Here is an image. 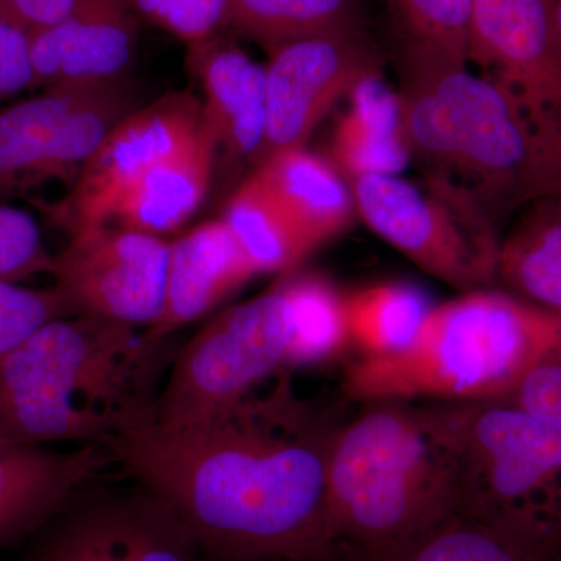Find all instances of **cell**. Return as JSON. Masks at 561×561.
<instances>
[{
  "label": "cell",
  "mask_w": 561,
  "mask_h": 561,
  "mask_svg": "<svg viewBox=\"0 0 561 561\" xmlns=\"http://www.w3.org/2000/svg\"><path fill=\"white\" fill-rule=\"evenodd\" d=\"M286 375L198 423L147 420L105 445L208 561H331L328 476L345 416L301 398Z\"/></svg>",
  "instance_id": "6da1fadb"
},
{
  "label": "cell",
  "mask_w": 561,
  "mask_h": 561,
  "mask_svg": "<svg viewBox=\"0 0 561 561\" xmlns=\"http://www.w3.org/2000/svg\"><path fill=\"white\" fill-rule=\"evenodd\" d=\"M402 127L426 173L470 192L497 227L561 201V116L540 113L485 76L402 41Z\"/></svg>",
  "instance_id": "7a4b0ae2"
},
{
  "label": "cell",
  "mask_w": 561,
  "mask_h": 561,
  "mask_svg": "<svg viewBox=\"0 0 561 561\" xmlns=\"http://www.w3.org/2000/svg\"><path fill=\"white\" fill-rule=\"evenodd\" d=\"M180 348L92 316L50 321L0 356V442L105 446L154 419Z\"/></svg>",
  "instance_id": "3957f363"
},
{
  "label": "cell",
  "mask_w": 561,
  "mask_h": 561,
  "mask_svg": "<svg viewBox=\"0 0 561 561\" xmlns=\"http://www.w3.org/2000/svg\"><path fill=\"white\" fill-rule=\"evenodd\" d=\"M559 350L560 317L486 287L432 309L404 353L357 357L346 368L343 391L362 402L496 400Z\"/></svg>",
  "instance_id": "277c9868"
},
{
  "label": "cell",
  "mask_w": 561,
  "mask_h": 561,
  "mask_svg": "<svg viewBox=\"0 0 561 561\" xmlns=\"http://www.w3.org/2000/svg\"><path fill=\"white\" fill-rule=\"evenodd\" d=\"M335 545L381 548L456 512L451 460L431 405L365 402L343 419L328 476Z\"/></svg>",
  "instance_id": "5b68a950"
},
{
  "label": "cell",
  "mask_w": 561,
  "mask_h": 561,
  "mask_svg": "<svg viewBox=\"0 0 561 561\" xmlns=\"http://www.w3.org/2000/svg\"><path fill=\"white\" fill-rule=\"evenodd\" d=\"M431 408L451 460L456 512L551 561L561 549V427L504 398Z\"/></svg>",
  "instance_id": "8992f818"
},
{
  "label": "cell",
  "mask_w": 561,
  "mask_h": 561,
  "mask_svg": "<svg viewBox=\"0 0 561 561\" xmlns=\"http://www.w3.org/2000/svg\"><path fill=\"white\" fill-rule=\"evenodd\" d=\"M357 214L376 234L435 278L463 291L496 286L501 231L481 203L440 175L351 181Z\"/></svg>",
  "instance_id": "52a82bcc"
},
{
  "label": "cell",
  "mask_w": 561,
  "mask_h": 561,
  "mask_svg": "<svg viewBox=\"0 0 561 561\" xmlns=\"http://www.w3.org/2000/svg\"><path fill=\"white\" fill-rule=\"evenodd\" d=\"M294 316L286 284L232 306L179 350L165 376L154 423L187 426L230 408L287 370Z\"/></svg>",
  "instance_id": "ba28073f"
},
{
  "label": "cell",
  "mask_w": 561,
  "mask_h": 561,
  "mask_svg": "<svg viewBox=\"0 0 561 561\" xmlns=\"http://www.w3.org/2000/svg\"><path fill=\"white\" fill-rule=\"evenodd\" d=\"M127 79L49 88L0 111V192L70 187L111 130L139 108Z\"/></svg>",
  "instance_id": "9c48e42d"
},
{
  "label": "cell",
  "mask_w": 561,
  "mask_h": 561,
  "mask_svg": "<svg viewBox=\"0 0 561 561\" xmlns=\"http://www.w3.org/2000/svg\"><path fill=\"white\" fill-rule=\"evenodd\" d=\"M135 482V481H133ZM20 561H208L171 505L153 491L105 486L77 493L33 535Z\"/></svg>",
  "instance_id": "30bf717a"
},
{
  "label": "cell",
  "mask_w": 561,
  "mask_h": 561,
  "mask_svg": "<svg viewBox=\"0 0 561 561\" xmlns=\"http://www.w3.org/2000/svg\"><path fill=\"white\" fill-rule=\"evenodd\" d=\"M268 54L260 164L278 151L305 149L337 102L381 69L378 47L354 21L280 44Z\"/></svg>",
  "instance_id": "8fae6325"
},
{
  "label": "cell",
  "mask_w": 561,
  "mask_h": 561,
  "mask_svg": "<svg viewBox=\"0 0 561 561\" xmlns=\"http://www.w3.org/2000/svg\"><path fill=\"white\" fill-rule=\"evenodd\" d=\"M171 242L116 224L69 236L50 275L77 316L147 330L165 301Z\"/></svg>",
  "instance_id": "7c38bea8"
},
{
  "label": "cell",
  "mask_w": 561,
  "mask_h": 561,
  "mask_svg": "<svg viewBox=\"0 0 561 561\" xmlns=\"http://www.w3.org/2000/svg\"><path fill=\"white\" fill-rule=\"evenodd\" d=\"M202 99L191 91L162 95L128 114L111 130L60 201L41 210L72 236L111 224L117 203L144 172L202 130Z\"/></svg>",
  "instance_id": "4fadbf2b"
},
{
  "label": "cell",
  "mask_w": 561,
  "mask_h": 561,
  "mask_svg": "<svg viewBox=\"0 0 561 561\" xmlns=\"http://www.w3.org/2000/svg\"><path fill=\"white\" fill-rule=\"evenodd\" d=\"M470 60L531 110L561 116L556 0H474Z\"/></svg>",
  "instance_id": "5bb4252c"
},
{
  "label": "cell",
  "mask_w": 561,
  "mask_h": 561,
  "mask_svg": "<svg viewBox=\"0 0 561 561\" xmlns=\"http://www.w3.org/2000/svg\"><path fill=\"white\" fill-rule=\"evenodd\" d=\"M139 21L130 0H79L68 18L31 33L35 90L125 79Z\"/></svg>",
  "instance_id": "9a60e30c"
},
{
  "label": "cell",
  "mask_w": 561,
  "mask_h": 561,
  "mask_svg": "<svg viewBox=\"0 0 561 561\" xmlns=\"http://www.w3.org/2000/svg\"><path fill=\"white\" fill-rule=\"evenodd\" d=\"M116 463L106 446L73 451L0 442V549L31 540L81 490Z\"/></svg>",
  "instance_id": "2e32d148"
},
{
  "label": "cell",
  "mask_w": 561,
  "mask_h": 561,
  "mask_svg": "<svg viewBox=\"0 0 561 561\" xmlns=\"http://www.w3.org/2000/svg\"><path fill=\"white\" fill-rule=\"evenodd\" d=\"M187 65L201 80L203 125L231 160H256L265 139V66L220 35L192 44Z\"/></svg>",
  "instance_id": "e0dca14e"
},
{
  "label": "cell",
  "mask_w": 561,
  "mask_h": 561,
  "mask_svg": "<svg viewBox=\"0 0 561 561\" xmlns=\"http://www.w3.org/2000/svg\"><path fill=\"white\" fill-rule=\"evenodd\" d=\"M257 272L224 220H209L171 242L164 309L147 337H172L216 309Z\"/></svg>",
  "instance_id": "ac0fdd59"
},
{
  "label": "cell",
  "mask_w": 561,
  "mask_h": 561,
  "mask_svg": "<svg viewBox=\"0 0 561 561\" xmlns=\"http://www.w3.org/2000/svg\"><path fill=\"white\" fill-rule=\"evenodd\" d=\"M254 173L286 214L306 253L353 224L357 214L353 187L332 162L311 151H278Z\"/></svg>",
  "instance_id": "d6986e66"
},
{
  "label": "cell",
  "mask_w": 561,
  "mask_h": 561,
  "mask_svg": "<svg viewBox=\"0 0 561 561\" xmlns=\"http://www.w3.org/2000/svg\"><path fill=\"white\" fill-rule=\"evenodd\" d=\"M217 147L205 125L162 158L125 192L111 224L160 236L176 231L205 201L213 179Z\"/></svg>",
  "instance_id": "ffe728a7"
},
{
  "label": "cell",
  "mask_w": 561,
  "mask_h": 561,
  "mask_svg": "<svg viewBox=\"0 0 561 561\" xmlns=\"http://www.w3.org/2000/svg\"><path fill=\"white\" fill-rule=\"evenodd\" d=\"M350 98L348 113L332 136V165L348 183L367 175H398L412 157L400 95L378 73L362 80Z\"/></svg>",
  "instance_id": "44dd1931"
},
{
  "label": "cell",
  "mask_w": 561,
  "mask_h": 561,
  "mask_svg": "<svg viewBox=\"0 0 561 561\" xmlns=\"http://www.w3.org/2000/svg\"><path fill=\"white\" fill-rule=\"evenodd\" d=\"M496 286L561 319V201L526 206L502 236Z\"/></svg>",
  "instance_id": "7402d4cb"
},
{
  "label": "cell",
  "mask_w": 561,
  "mask_h": 561,
  "mask_svg": "<svg viewBox=\"0 0 561 561\" xmlns=\"http://www.w3.org/2000/svg\"><path fill=\"white\" fill-rule=\"evenodd\" d=\"M331 561H549L507 531L454 512L405 540L381 548L335 545Z\"/></svg>",
  "instance_id": "603a6c76"
},
{
  "label": "cell",
  "mask_w": 561,
  "mask_h": 561,
  "mask_svg": "<svg viewBox=\"0 0 561 561\" xmlns=\"http://www.w3.org/2000/svg\"><path fill=\"white\" fill-rule=\"evenodd\" d=\"M432 309L426 294L412 284H382L346 295L348 345L367 359L404 353L420 337Z\"/></svg>",
  "instance_id": "cb8c5ba5"
},
{
  "label": "cell",
  "mask_w": 561,
  "mask_h": 561,
  "mask_svg": "<svg viewBox=\"0 0 561 561\" xmlns=\"http://www.w3.org/2000/svg\"><path fill=\"white\" fill-rule=\"evenodd\" d=\"M221 220L257 275L290 271L308 254L286 214L254 172L234 192Z\"/></svg>",
  "instance_id": "d4e9b609"
},
{
  "label": "cell",
  "mask_w": 561,
  "mask_h": 561,
  "mask_svg": "<svg viewBox=\"0 0 561 561\" xmlns=\"http://www.w3.org/2000/svg\"><path fill=\"white\" fill-rule=\"evenodd\" d=\"M294 316L289 368L312 367L348 350L345 295L321 276H284Z\"/></svg>",
  "instance_id": "484cf974"
},
{
  "label": "cell",
  "mask_w": 561,
  "mask_h": 561,
  "mask_svg": "<svg viewBox=\"0 0 561 561\" xmlns=\"http://www.w3.org/2000/svg\"><path fill=\"white\" fill-rule=\"evenodd\" d=\"M350 21L351 0H230L228 25L271 51Z\"/></svg>",
  "instance_id": "4316f807"
},
{
  "label": "cell",
  "mask_w": 561,
  "mask_h": 561,
  "mask_svg": "<svg viewBox=\"0 0 561 561\" xmlns=\"http://www.w3.org/2000/svg\"><path fill=\"white\" fill-rule=\"evenodd\" d=\"M402 41L423 44L467 65L474 0H391Z\"/></svg>",
  "instance_id": "83f0119b"
},
{
  "label": "cell",
  "mask_w": 561,
  "mask_h": 561,
  "mask_svg": "<svg viewBox=\"0 0 561 561\" xmlns=\"http://www.w3.org/2000/svg\"><path fill=\"white\" fill-rule=\"evenodd\" d=\"M77 316L57 286L32 289L0 279V356L20 345L50 321Z\"/></svg>",
  "instance_id": "f1b7e54d"
},
{
  "label": "cell",
  "mask_w": 561,
  "mask_h": 561,
  "mask_svg": "<svg viewBox=\"0 0 561 561\" xmlns=\"http://www.w3.org/2000/svg\"><path fill=\"white\" fill-rule=\"evenodd\" d=\"M140 21L186 43L220 35L230 21V0H130Z\"/></svg>",
  "instance_id": "f546056e"
},
{
  "label": "cell",
  "mask_w": 561,
  "mask_h": 561,
  "mask_svg": "<svg viewBox=\"0 0 561 561\" xmlns=\"http://www.w3.org/2000/svg\"><path fill=\"white\" fill-rule=\"evenodd\" d=\"M54 254L47 251L38 224L20 208L0 203V279L22 283L50 275Z\"/></svg>",
  "instance_id": "4dcf8cb0"
},
{
  "label": "cell",
  "mask_w": 561,
  "mask_h": 561,
  "mask_svg": "<svg viewBox=\"0 0 561 561\" xmlns=\"http://www.w3.org/2000/svg\"><path fill=\"white\" fill-rule=\"evenodd\" d=\"M504 400L561 427V350L538 362Z\"/></svg>",
  "instance_id": "1f68e13d"
},
{
  "label": "cell",
  "mask_w": 561,
  "mask_h": 561,
  "mask_svg": "<svg viewBox=\"0 0 561 561\" xmlns=\"http://www.w3.org/2000/svg\"><path fill=\"white\" fill-rule=\"evenodd\" d=\"M31 90H35L31 33L0 18V111Z\"/></svg>",
  "instance_id": "d6a6232c"
},
{
  "label": "cell",
  "mask_w": 561,
  "mask_h": 561,
  "mask_svg": "<svg viewBox=\"0 0 561 561\" xmlns=\"http://www.w3.org/2000/svg\"><path fill=\"white\" fill-rule=\"evenodd\" d=\"M79 0H0V18L33 33L68 18Z\"/></svg>",
  "instance_id": "836d02e7"
},
{
  "label": "cell",
  "mask_w": 561,
  "mask_h": 561,
  "mask_svg": "<svg viewBox=\"0 0 561 561\" xmlns=\"http://www.w3.org/2000/svg\"><path fill=\"white\" fill-rule=\"evenodd\" d=\"M556 22H557V35H559L560 47H561V0H556Z\"/></svg>",
  "instance_id": "e575fe53"
},
{
  "label": "cell",
  "mask_w": 561,
  "mask_h": 561,
  "mask_svg": "<svg viewBox=\"0 0 561 561\" xmlns=\"http://www.w3.org/2000/svg\"><path fill=\"white\" fill-rule=\"evenodd\" d=\"M551 561H561V549L556 553V556L552 557Z\"/></svg>",
  "instance_id": "d590c367"
}]
</instances>
